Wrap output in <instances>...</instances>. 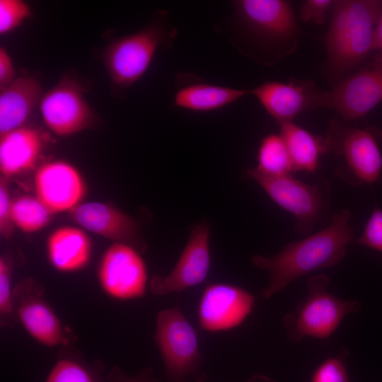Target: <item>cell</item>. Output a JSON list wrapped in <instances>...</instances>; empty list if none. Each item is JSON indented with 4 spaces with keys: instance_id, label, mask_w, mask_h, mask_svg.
<instances>
[{
    "instance_id": "1",
    "label": "cell",
    "mask_w": 382,
    "mask_h": 382,
    "mask_svg": "<svg viewBox=\"0 0 382 382\" xmlns=\"http://www.w3.org/2000/svg\"><path fill=\"white\" fill-rule=\"evenodd\" d=\"M350 217L351 212L342 209L333 216L325 228L289 243L277 254L253 256V265L266 270L270 275L269 284L262 291V297L267 299L272 296L311 272L338 265L354 236V231L349 225Z\"/></svg>"
},
{
    "instance_id": "2",
    "label": "cell",
    "mask_w": 382,
    "mask_h": 382,
    "mask_svg": "<svg viewBox=\"0 0 382 382\" xmlns=\"http://www.w3.org/2000/svg\"><path fill=\"white\" fill-rule=\"evenodd\" d=\"M330 278L325 274L306 280L308 294L297 307L282 318L289 339L299 342L304 337H330L342 320L358 311L361 304L356 300L339 299L328 291Z\"/></svg>"
},
{
    "instance_id": "3",
    "label": "cell",
    "mask_w": 382,
    "mask_h": 382,
    "mask_svg": "<svg viewBox=\"0 0 382 382\" xmlns=\"http://www.w3.org/2000/svg\"><path fill=\"white\" fill-rule=\"evenodd\" d=\"M244 173L277 205L292 214L295 219L294 228L298 233L308 236L317 225L328 221L330 184L326 178H321L315 184L309 185L290 175H265L255 168Z\"/></svg>"
},
{
    "instance_id": "4",
    "label": "cell",
    "mask_w": 382,
    "mask_h": 382,
    "mask_svg": "<svg viewBox=\"0 0 382 382\" xmlns=\"http://www.w3.org/2000/svg\"><path fill=\"white\" fill-rule=\"evenodd\" d=\"M176 34L173 26L161 21L112 40L103 57L112 83L122 89L133 85L146 73L158 49L170 47Z\"/></svg>"
},
{
    "instance_id": "5",
    "label": "cell",
    "mask_w": 382,
    "mask_h": 382,
    "mask_svg": "<svg viewBox=\"0 0 382 382\" xmlns=\"http://www.w3.org/2000/svg\"><path fill=\"white\" fill-rule=\"evenodd\" d=\"M325 139L330 151L344 158L335 175L353 186L371 185L381 177V132L374 127L355 128L337 120L330 122Z\"/></svg>"
},
{
    "instance_id": "6",
    "label": "cell",
    "mask_w": 382,
    "mask_h": 382,
    "mask_svg": "<svg viewBox=\"0 0 382 382\" xmlns=\"http://www.w3.org/2000/svg\"><path fill=\"white\" fill-rule=\"evenodd\" d=\"M155 340L170 382H185L200 364L197 334L178 306L158 313Z\"/></svg>"
},
{
    "instance_id": "7",
    "label": "cell",
    "mask_w": 382,
    "mask_h": 382,
    "mask_svg": "<svg viewBox=\"0 0 382 382\" xmlns=\"http://www.w3.org/2000/svg\"><path fill=\"white\" fill-rule=\"evenodd\" d=\"M243 29L266 45L295 47L299 28L291 4L283 0H239L233 3Z\"/></svg>"
},
{
    "instance_id": "8",
    "label": "cell",
    "mask_w": 382,
    "mask_h": 382,
    "mask_svg": "<svg viewBox=\"0 0 382 382\" xmlns=\"http://www.w3.org/2000/svg\"><path fill=\"white\" fill-rule=\"evenodd\" d=\"M98 279L101 289L110 297L132 300L144 296L147 269L138 249L127 243L114 242L101 257Z\"/></svg>"
},
{
    "instance_id": "9",
    "label": "cell",
    "mask_w": 382,
    "mask_h": 382,
    "mask_svg": "<svg viewBox=\"0 0 382 382\" xmlns=\"http://www.w3.org/2000/svg\"><path fill=\"white\" fill-rule=\"evenodd\" d=\"M39 109L45 126L59 137L71 136L88 129L96 120L81 86L67 77L43 94Z\"/></svg>"
},
{
    "instance_id": "10",
    "label": "cell",
    "mask_w": 382,
    "mask_h": 382,
    "mask_svg": "<svg viewBox=\"0 0 382 382\" xmlns=\"http://www.w3.org/2000/svg\"><path fill=\"white\" fill-rule=\"evenodd\" d=\"M382 101V66L374 59L366 69L346 78L332 90L321 91L318 108L335 110L346 120L364 117Z\"/></svg>"
},
{
    "instance_id": "11",
    "label": "cell",
    "mask_w": 382,
    "mask_h": 382,
    "mask_svg": "<svg viewBox=\"0 0 382 382\" xmlns=\"http://www.w3.org/2000/svg\"><path fill=\"white\" fill-rule=\"evenodd\" d=\"M16 316L26 332L41 345H67L70 335L43 297L42 287L29 279L13 289Z\"/></svg>"
},
{
    "instance_id": "12",
    "label": "cell",
    "mask_w": 382,
    "mask_h": 382,
    "mask_svg": "<svg viewBox=\"0 0 382 382\" xmlns=\"http://www.w3.org/2000/svg\"><path fill=\"white\" fill-rule=\"evenodd\" d=\"M210 226L204 221L195 225L172 271L166 276L154 274L150 282L156 295L180 292L202 282L210 267Z\"/></svg>"
},
{
    "instance_id": "13",
    "label": "cell",
    "mask_w": 382,
    "mask_h": 382,
    "mask_svg": "<svg viewBox=\"0 0 382 382\" xmlns=\"http://www.w3.org/2000/svg\"><path fill=\"white\" fill-rule=\"evenodd\" d=\"M35 196L52 215L71 212L82 203L86 186L71 163L54 160L40 165L34 175Z\"/></svg>"
},
{
    "instance_id": "14",
    "label": "cell",
    "mask_w": 382,
    "mask_h": 382,
    "mask_svg": "<svg viewBox=\"0 0 382 382\" xmlns=\"http://www.w3.org/2000/svg\"><path fill=\"white\" fill-rule=\"evenodd\" d=\"M254 302V296L243 289L226 284H211L199 302V325L210 332L233 328L250 313Z\"/></svg>"
},
{
    "instance_id": "15",
    "label": "cell",
    "mask_w": 382,
    "mask_h": 382,
    "mask_svg": "<svg viewBox=\"0 0 382 382\" xmlns=\"http://www.w3.org/2000/svg\"><path fill=\"white\" fill-rule=\"evenodd\" d=\"M69 214L70 219L86 231L115 242L129 244L139 250L145 248L137 219L112 204L82 202Z\"/></svg>"
},
{
    "instance_id": "16",
    "label": "cell",
    "mask_w": 382,
    "mask_h": 382,
    "mask_svg": "<svg viewBox=\"0 0 382 382\" xmlns=\"http://www.w3.org/2000/svg\"><path fill=\"white\" fill-rule=\"evenodd\" d=\"M310 81H267L249 90L279 124L292 122L304 110L318 108L320 94Z\"/></svg>"
},
{
    "instance_id": "17",
    "label": "cell",
    "mask_w": 382,
    "mask_h": 382,
    "mask_svg": "<svg viewBox=\"0 0 382 382\" xmlns=\"http://www.w3.org/2000/svg\"><path fill=\"white\" fill-rule=\"evenodd\" d=\"M44 147L41 132L23 125L0 135V173L6 179L34 169Z\"/></svg>"
},
{
    "instance_id": "18",
    "label": "cell",
    "mask_w": 382,
    "mask_h": 382,
    "mask_svg": "<svg viewBox=\"0 0 382 382\" xmlns=\"http://www.w3.org/2000/svg\"><path fill=\"white\" fill-rule=\"evenodd\" d=\"M381 12V0H349L345 72L359 65L373 50L374 30Z\"/></svg>"
},
{
    "instance_id": "19",
    "label": "cell",
    "mask_w": 382,
    "mask_h": 382,
    "mask_svg": "<svg viewBox=\"0 0 382 382\" xmlns=\"http://www.w3.org/2000/svg\"><path fill=\"white\" fill-rule=\"evenodd\" d=\"M49 262L57 271L69 273L83 269L92 254V242L84 229L63 226L52 231L46 241Z\"/></svg>"
},
{
    "instance_id": "20",
    "label": "cell",
    "mask_w": 382,
    "mask_h": 382,
    "mask_svg": "<svg viewBox=\"0 0 382 382\" xmlns=\"http://www.w3.org/2000/svg\"><path fill=\"white\" fill-rule=\"evenodd\" d=\"M40 81L35 76L17 78L0 91V135L25 125L42 97Z\"/></svg>"
},
{
    "instance_id": "21",
    "label": "cell",
    "mask_w": 382,
    "mask_h": 382,
    "mask_svg": "<svg viewBox=\"0 0 382 382\" xmlns=\"http://www.w3.org/2000/svg\"><path fill=\"white\" fill-rule=\"evenodd\" d=\"M279 125V134L287 147L294 172H315L320 156L330 151L325 137L314 135L292 122Z\"/></svg>"
},
{
    "instance_id": "22",
    "label": "cell",
    "mask_w": 382,
    "mask_h": 382,
    "mask_svg": "<svg viewBox=\"0 0 382 382\" xmlns=\"http://www.w3.org/2000/svg\"><path fill=\"white\" fill-rule=\"evenodd\" d=\"M247 94L248 90L194 83L176 91L174 105L195 112H209L231 104Z\"/></svg>"
},
{
    "instance_id": "23",
    "label": "cell",
    "mask_w": 382,
    "mask_h": 382,
    "mask_svg": "<svg viewBox=\"0 0 382 382\" xmlns=\"http://www.w3.org/2000/svg\"><path fill=\"white\" fill-rule=\"evenodd\" d=\"M330 26L323 42L328 53V65L337 75L345 72L347 33L349 21V0L334 1Z\"/></svg>"
},
{
    "instance_id": "24",
    "label": "cell",
    "mask_w": 382,
    "mask_h": 382,
    "mask_svg": "<svg viewBox=\"0 0 382 382\" xmlns=\"http://www.w3.org/2000/svg\"><path fill=\"white\" fill-rule=\"evenodd\" d=\"M257 160L255 168L265 175L283 176L294 172L289 153L279 134H270L262 139Z\"/></svg>"
},
{
    "instance_id": "25",
    "label": "cell",
    "mask_w": 382,
    "mask_h": 382,
    "mask_svg": "<svg viewBox=\"0 0 382 382\" xmlns=\"http://www.w3.org/2000/svg\"><path fill=\"white\" fill-rule=\"evenodd\" d=\"M52 214L35 196L24 195L12 199L11 221L25 233H34L50 223Z\"/></svg>"
},
{
    "instance_id": "26",
    "label": "cell",
    "mask_w": 382,
    "mask_h": 382,
    "mask_svg": "<svg viewBox=\"0 0 382 382\" xmlns=\"http://www.w3.org/2000/svg\"><path fill=\"white\" fill-rule=\"evenodd\" d=\"M45 382H106L100 370L70 357L59 358Z\"/></svg>"
},
{
    "instance_id": "27",
    "label": "cell",
    "mask_w": 382,
    "mask_h": 382,
    "mask_svg": "<svg viewBox=\"0 0 382 382\" xmlns=\"http://www.w3.org/2000/svg\"><path fill=\"white\" fill-rule=\"evenodd\" d=\"M348 351L345 348L323 361L314 371L311 382H350L347 359Z\"/></svg>"
},
{
    "instance_id": "28",
    "label": "cell",
    "mask_w": 382,
    "mask_h": 382,
    "mask_svg": "<svg viewBox=\"0 0 382 382\" xmlns=\"http://www.w3.org/2000/svg\"><path fill=\"white\" fill-rule=\"evenodd\" d=\"M29 5L22 0H0V34L6 35L32 16Z\"/></svg>"
},
{
    "instance_id": "29",
    "label": "cell",
    "mask_w": 382,
    "mask_h": 382,
    "mask_svg": "<svg viewBox=\"0 0 382 382\" xmlns=\"http://www.w3.org/2000/svg\"><path fill=\"white\" fill-rule=\"evenodd\" d=\"M13 263L8 257L0 258V314L3 321L14 314L13 289L11 286Z\"/></svg>"
},
{
    "instance_id": "30",
    "label": "cell",
    "mask_w": 382,
    "mask_h": 382,
    "mask_svg": "<svg viewBox=\"0 0 382 382\" xmlns=\"http://www.w3.org/2000/svg\"><path fill=\"white\" fill-rule=\"evenodd\" d=\"M354 243L382 253V209L376 207L366 221L361 236Z\"/></svg>"
},
{
    "instance_id": "31",
    "label": "cell",
    "mask_w": 382,
    "mask_h": 382,
    "mask_svg": "<svg viewBox=\"0 0 382 382\" xmlns=\"http://www.w3.org/2000/svg\"><path fill=\"white\" fill-rule=\"evenodd\" d=\"M12 199L10 197L6 179L0 180V233L4 238H9L13 233L14 226L11 221Z\"/></svg>"
},
{
    "instance_id": "32",
    "label": "cell",
    "mask_w": 382,
    "mask_h": 382,
    "mask_svg": "<svg viewBox=\"0 0 382 382\" xmlns=\"http://www.w3.org/2000/svg\"><path fill=\"white\" fill-rule=\"evenodd\" d=\"M333 3L332 0H308L301 8L299 18L303 22L323 24Z\"/></svg>"
},
{
    "instance_id": "33",
    "label": "cell",
    "mask_w": 382,
    "mask_h": 382,
    "mask_svg": "<svg viewBox=\"0 0 382 382\" xmlns=\"http://www.w3.org/2000/svg\"><path fill=\"white\" fill-rule=\"evenodd\" d=\"M17 78L12 59L4 47H0V90Z\"/></svg>"
},
{
    "instance_id": "34",
    "label": "cell",
    "mask_w": 382,
    "mask_h": 382,
    "mask_svg": "<svg viewBox=\"0 0 382 382\" xmlns=\"http://www.w3.org/2000/svg\"><path fill=\"white\" fill-rule=\"evenodd\" d=\"M155 378L150 371H144L134 377H129L121 371H115L111 375L110 382H154Z\"/></svg>"
},
{
    "instance_id": "35",
    "label": "cell",
    "mask_w": 382,
    "mask_h": 382,
    "mask_svg": "<svg viewBox=\"0 0 382 382\" xmlns=\"http://www.w3.org/2000/svg\"><path fill=\"white\" fill-rule=\"evenodd\" d=\"M382 50V12L378 19L374 30L373 50Z\"/></svg>"
},
{
    "instance_id": "36",
    "label": "cell",
    "mask_w": 382,
    "mask_h": 382,
    "mask_svg": "<svg viewBox=\"0 0 382 382\" xmlns=\"http://www.w3.org/2000/svg\"><path fill=\"white\" fill-rule=\"evenodd\" d=\"M374 60H376L382 66V54L376 55L374 58Z\"/></svg>"
}]
</instances>
